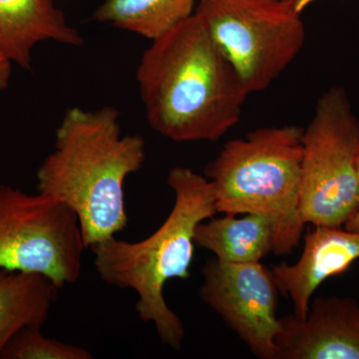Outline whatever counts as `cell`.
<instances>
[{
	"mask_svg": "<svg viewBox=\"0 0 359 359\" xmlns=\"http://www.w3.org/2000/svg\"><path fill=\"white\" fill-rule=\"evenodd\" d=\"M137 81L151 128L179 143L219 140L250 94L195 13L144 52Z\"/></svg>",
	"mask_w": 359,
	"mask_h": 359,
	"instance_id": "obj_1",
	"label": "cell"
},
{
	"mask_svg": "<svg viewBox=\"0 0 359 359\" xmlns=\"http://www.w3.org/2000/svg\"><path fill=\"white\" fill-rule=\"evenodd\" d=\"M119 112L72 107L55 133V147L37 171V192L65 203L76 215L85 247L126 228L124 182L146 159L139 135L123 136Z\"/></svg>",
	"mask_w": 359,
	"mask_h": 359,
	"instance_id": "obj_2",
	"label": "cell"
},
{
	"mask_svg": "<svg viewBox=\"0 0 359 359\" xmlns=\"http://www.w3.org/2000/svg\"><path fill=\"white\" fill-rule=\"evenodd\" d=\"M167 184L173 190L172 211L157 231L140 242L110 237L91 245L94 266L104 283L138 294L136 311L145 323H154L163 344L180 351L185 328L164 297L170 280H186L195 254V231L218 214L211 182L190 168L175 167Z\"/></svg>",
	"mask_w": 359,
	"mask_h": 359,
	"instance_id": "obj_3",
	"label": "cell"
},
{
	"mask_svg": "<svg viewBox=\"0 0 359 359\" xmlns=\"http://www.w3.org/2000/svg\"><path fill=\"white\" fill-rule=\"evenodd\" d=\"M302 133L297 126L252 130L226 142L205 168L217 211L264 217L276 256L292 254L306 226L301 216Z\"/></svg>",
	"mask_w": 359,
	"mask_h": 359,
	"instance_id": "obj_4",
	"label": "cell"
},
{
	"mask_svg": "<svg viewBox=\"0 0 359 359\" xmlns=\"http://www.w3.org/2000/svg\"><path fill=\"white\" fill-rule=\"evenodd\" d=\"M359 120L346 90L318 98L302 133L301 216L313 226H344L358 211Z\"/></svg>",
	"mask_w": 359,
	"mask_h": 359,
	"instance_id": "obj_5",
	"label": "cell"
},
{
	"mask_svg": "<svg viewBox=\"0 0 359 359\" xmlns=\"http://www.w3.org/2000/svg\"><path fill=\"white\" fill-rule=\"evenodd\" d=\"M195 14L250 94L268 88L306 43L292 0H200Z\"/></svg>",
	"mask_w": 359,
	"mask_h": 359,
	"instance_id": "obj_6",
	"label": "cell"
},
{
	"mask_svg": "<svg viewBox=\"0 0 359 359\" xmlns=\"http://www.w3.org/2000/svg\"><path fill=\"white\" fill-rule=\"evenodd\" d=\"M84 250L65 203L0 184V271L41 273L62 287L80 278Z\"/></svg>",
	"mask_w": 359,
	"mask_h": 359,
	"instance_id": "obj_7",
	"label": "cell"
},
{
	"mask_svg": "<svg viewBox=\"0 0 359 359\" xmlns=\"http://www.w3.org/2000/svg\"><path fill=\"white\" fill-rule=\"evenodd\" d=\"M199 290L202 301L261 359H278V290L271 269L259 263L208 259Z\"/></svg>",
	"mask_w": 359,
	"mask_h": 359,
	"instance_id": "obj_8",
	"label": "cell"
},
{
	"mask_svg": "<svg viewBox=\"0 0 359 359\" xmlns=\"http://www.w3.org/2000/svg\"><path fill=\"white\" fill-rule=\"evenodd\" d=\"M278 359H359V304L353 297H320L306 318H280Z\"/></svg>",
	"mask_w": 359,
	"mask_h": 359,
	"instance_id": "obj_9",
	"label": "cell"
},
{
	"mask_svg": "<svg viewBox=\"0 0 359 359\" xmlns=\"http://www.w3.org/2000/svg\"><path fill=\"white\" fill-rule=\"evenodd\" d=\"M304 241L297 263L271 266L278 290L292 301L294 316L302 320L309 313L316 290L359 259V231L318 226L306 233Z\"/></svg>",
	"mask_w": 359,
	"mask_h": 359,
	"instance_id": "obj_10",
	"label": "cell"
},
{
	"mask_svg": "<svg viewBox=\"0 0 359 359\" xmlns=\"http://www.w3.org/2000/svg\"><path fill=\"white\" fill-rule=\"evenodd\" d=\"M46 40L71 46L83 44L53 0H0V53L30 70L33 48Z\"/></svg>",
	"mask_w": 359,
	"mask_h": 359,
	"instance_id": "obj_11",
	"label": "cell"
},
{
	"mask_svg": "<svg viewBox=\"0 0 359 359\" xmlns=\"http://www.w3.org/2000/svg\"><path fill=\"white\" fill-rule=\"evenodd\" d=\"M195 244L212 252L215 259L223 263H259L273 252V229L261 215L224 214L197 226Z\"/></svg>",
	"mask_w": 359,
	"mask_h": 359,
	"instance_id": "obj_12",
	"label": "cell"
},
{
	"mask_svg": "<svg viewBox=\"0 0 359 359\" xmlns=\"http://www.w3.org/2000/svg\"><path fill=\"white\" fill-rule=\"evenodd\" d=\"M60 289L41 273L0 271V353L22 328L43 327Z\"/></svg>",
	"mask_w": 359,
	"mask_h": 359,
	"instance_id": "obj_13",
	"label": "cell"
},
{
	"mask_svg": "<svg viewBox=\"0 0 359 359\" xmlns=\"http://www.w3.org/2000/svg\"><path fill=\"white\" fill-rule=\"evenodd\" d=\"M196 0H105L94 13L99 22L152 41L193 15Z\"/></svg>",
	"mask_w": 359,
	"mask_h": 359,
	"instance_id": "obj_14",
	"label": "cell"
},
{
	"mask_svg": "<svg viewBox=\"0 0 359 359\" xmlns=\"http://www.w3.org/2000/svg\"><path fill=\"white\" fill-rule=\"evenodd\" d=\"M88 349L41 334L40 327H26L16 332L0 353V359H92Z\"/></svg>",
	"mask_w": 359,
	"mask_h": 359,
	"instance_id": "obj_15",
	"label": "cell"
},
{
	"mask_svg": "<svg viewBox=\"0 0 359 359\" xmlns=\"http://www.w3.org/2000/svg\"><path fill=\"white\" fill-rule=\"evenodd\" d=\"M11 73V61L0 53V91L6 89Z\"/></svg>",
	"mask_w": 359,
	"mask_h": 359,
	"instance_id": "obj_16",
	"label": "cell"
},
{
	"mask_svg": "<svg viewBox=\"0 0 359 359\" xmlns=\"http://www.w3.org/2000/svg\"><path fill=\"white\" fill-rule=\"evenodd\" d=\"M356 169H358V184H359V148L358 156H356ZM344 228L347 229V230L359 231V203L358 211L355 212V214L353 215V218L349 219L348 222L344 226Z\"/></svg>",
	"mask_w": 359,
	"mask_h": 359,
	"instance_id": "obj_17",
	"label": "cell"
},
{
	"mask_svg": "<svg viewBox=\"0 0 359 359\" xmlns=\"http://www.w3.org/2000/svg\"><path fill=\"white\" fill-rule=\"evenodd\" d=\"M316 1V0H292V4H294L295 11L299 13H302L309 4Z\"/></svg>",
	"mask_w": 359,
	"mask_h": 359,
	"instance_id": "obj_18",
	"label": "cell"
}]
</instances>
